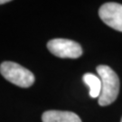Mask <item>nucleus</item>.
Instances as JSON below:
<instances>
[{"mask_svg":"<svg viewBox=\"0 0 122 122\" xmlns=\"http://www.w3.org/2000/svg\"><path fill=\"white\" fill-rule=\"evenodd\" d=\"M43 122H81L77 114L71 111L47 110L42 116Z\"/></svg>","mask_w":122,"mask_h":122,"instance_id":"39448f33","label":"nucleus"},{"mask_svg":"<svg viewBox=\"0 0 122 122\" xmlns=\"http://www.w3.org/2000/svg\"><path fill=\"white\" fill-rule=\"evenodd\" d=\"M99 15L103 22L115 30L122 32V5L109 2L102 5Z\"/></svg>","mask_w":122,"mask_h":122,"instance_id":"20e7f679","label":"nucleus"},{"mask_svg":"<svg viewBox=\"0 0 122 122\" xmlns=\"http://www.w3.org/2000/svg\"><path fill=\"white\" fill-rule=\"evenodd\" d=\"M96 71L101 81V92L98 102L100 106L110 105L116 100L119 92L118 76L107 65H99Z\"/></svg>","mask_w":122,"mask_h":122,"instance_id":"f257e3e1","label":"nucleus"},{"mask_svg":"<svg viewBox=\"0 0 122 122\" xmlns=\"http://www.w3.org/2000/svg\"><path fill=\"white\" fill-rule=\"evenodd\" d=\"M82 81L90 88V96L93 99L99 98L101 92V81L100 77L96 76L95 74L88 72L83 75Z\"/></svg>","mask_w":122,"mask_h":122,"instance_id":"423d86ee","label":"nucleus"},{"mask_svg":"<svg viewBox=\"0 0 122 122\" xmlns=\"http://www.w3.org/2000/svg\"><path fill=\"white\" fill-rule=\"evenodd\" d=\"M120 122H122V118H121V121H120Z\"/></svg>","mask_w":122,"mask_h":122,"instance_id":"6e6552de","label":"nucleus"},{"mask_svg":"<svg viewBox=\"0 0 122 122\" xmlns=\"http://www.w3.org/2000/svg\"><path fill=\"white\" fill-rule=\"evenodd\" d=\"M10 0H0V5H3V4H6V3H9Z\"/></svg>","mask_w":122,"mask_h":122,"instance_id":"0eeeda50","label":"nucleus"},{"mask_svg":"<svg viewBox=\"0 0 122 122\" xmlns=\"http://www.w3.org/2000/svg\"><path fill=\"white\" fill-rule=\"evenodd\" d=\"M0 72L9 82L22 88L32 86L35 81L34 73L14 61H4L0 65Z\"/></svg>","mask_w":122,"mask_h":122,"instance_id":"f03ea898","label":"nucleus"},{"mask_svg":"<svg viewBox=\"0 0 122 122\" xmlns=\"http://www.w3.org/2000/svg\"><path fill=\"white\" fill-rule=\"evenodd\" d=\"M47 48L53 55L60 58L76 59L81 56V46L72 40L55 38L47 43Z\"/></svg>","mask_w":122,"mask_h":122,"instance_id":"7ed1b4c3","label":"nucleus"}]
</instances>
